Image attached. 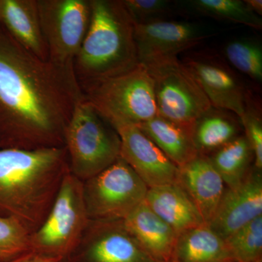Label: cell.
<instances>
[{"mask_svg":"<svg viewBox=\"0 0 262 262\" xmlns=\"http://www.w3.org/2000/svg\"><path fill=\"white\" fill-rule=\"evenodd\" d=\"M182 62L201 86L211 106L239 117L243 115L248 90L227 62L208 51L189 53Z\"/></svg>","mask_w":262,"mask_h":262,"instance_id":"cell-10","label":"cell"},{"mask_svg":"<svg viewBox=\"0 0 262 262\" xmlns=\"http://www.w3.org/2000/svg\"><path fill=\"white\" fill-rule=\"evenodd\" d=\"M207 157L229 188L244 180L250 172L251 162H254L252 149L245 135L237 136Z\"/></svg>","mask_w":262,"mask_h":262,"instance_id":"cell-22","label":"cell"},{"mask_svg":"<svg viewBox=\"0 0 262 262\" xmlns=\"http://www.w3.org/2000/svg\"><path fill=\"white\" fill-rule=\"evenodd\" d=\"M134 24L154 23L168 20L173 12L168 0H122Z\"/></svg>","mask_w":262,"mask_h":262,"instance_id":"cell-28","label":"cell"},{"mask_svg":"<svg viewBox=\"0 0 262 262\" xmlns=\"http://www.w3.org/2000/svg\"><path fill=\"white\" fill-rule=\"evenodd\" d=\"M74 255L79 262H160L139 244L123 220H90L70 256Z\"/></svg>","mask_w":262,"mask_h":262,"instance_id":"cell-11","label":"cell"},{"mask_svg":"<svg viewBox=\"0 0 262 262\" xmlns=\"http://www.w3.org/2000/svg\"><path fill=\"white\" fill-rule=\"evenodd\" d=\"M63 141L70 173L83 182L120 158L117 131L84 98L76 104Z\"/></svg>","mask_w":262,"mask_h":262,"instance_id":"cell-4","label":"cell"},{"mask_svg":"<svg viewBox=\"0 0 262 262\" xmlns=\"http://www.w3.org/2000/svg\"><path fill=\"white\" fill-rule=\"evenodd\" d=\"M62 262H70V261H69L68 260L65 259V260H63V261Z\"/></svg>","mask_w":262,"mask_h":262,"instance_id":"cell-31","label":"cell"},{"mask_svg":"<svg viewBox=\"0 0 262 262\" xmlns=\"http://www.w3.org/2000/svg\"><path fill=\"white\" fill-rule=\"evenodd\" d=\"M170 262H232L225 241L203 225L178 234Z\"/></svg>","mask_w":262,"mask_h":262,"instance_id":"cell-21","label":"cell"},{"mask_svg":"<svg viewBox=\"0 0 262 262\" xmlns=\"http://www.w3.org/2000/svg\"><path fill=\"white\" fill-rule=\"evenodd\" d=\"M89 29L75 62L81 91L91 84L122 75L139 64L135 24L122 0H90Z\"/></svg>","mask_w":262,"mask_h":262,"instance_id":"cell-3","label":"cell"},{"mask_svg":"<svg viewBox=\"0 0 262 262\" xmlns=\"http://www.w3.org/2000/svg\"><path fill=\"white\" fill-rule=\"evenodd\" d=\"M245 3L248 5L253 13L261 16L262 15V1L261 0H244Z\"/></svg>","mask_w":262,"mask_h":262,"instance_id":"cell-30","label":"cell"},{"mask_svg":"<svg viewBox=\"0 0 262 262\" xmlns=\"http://www.w3.org/2000/svg\"><path fill=\"white\" fill-rule=\"evenodd\" d=\"M138 127L179 168L199 155L193 142L192 125L157 115Z\"/></svg>","mask_w":262,"mask_h":262,"instance_id":"cell-19","label":"cell"},{"mask_svg":"<svg viewBox=\"0 0 262 262\" xmlns=\"http://www.w3.org/2000/svg\"><path fill=\"white\" fill-rule=\"evenodd\" d=\"M69 170L64 146L0 149V216L34 233L48 216Z\"/></svg>","mask_w":262,"mask_h":262,"instance_id":"cell-2","label":"cell"},{"mask_svg":"<svg viewBox=\"0 0 262 262\" xmlns=\"http://www.w3.org/2000/svg\"><path fill=\"white\" fill-rule=\"evenodd\" d=\"M144 202L178 234L206 225L198 208L178 183L149 188Z\"/></svg>","mask_w":262,"mask_h":262,"instance_id":"cell-18","label":"cell"},{"mask_svg":"<svg viewBox=\"0 0 262 262\" xmlns=\"http://www.w3.org/2000/svg\"><path fill=\"white\" fill-rule=\"evenodd\" d=\"M148 188L121 158L83 182L90 220H124L145 200Z\"/></svg>","mask_w":262,"mask_h":262,"instance_id":"cell-8","label":"cell"},{"mask_svg":"<svg viewBox=\"0 0 262 262\" xmlns=\"http://www.w3.org/2000/svg\"><path fill=\"white\" fill-rule=\"evenodd\" d=\"M134 36L139 63L146 64L165 58L178 57L213 32L201 24L164 20L146 24H135Z\"/></svg>","mask_w":262,"mask_h":262,"instance_id":"cell-12","label":"cell"},{"mask_svg":"<svg viewBox=\"0 0 262 262\" xmlns=\"http://www.w3.org/2000/svg\"><path fill=\"white\" fill-rule=\"evenodd\" d=\"M63 258L51 256L37 251L29 250L27 252L7 262H62Z\"/></svg>","mask_w":262,"mask_h":262,"instance_id":"cell-29","label":"cell"},{"mask_svg":"<svg viewBox=\"0 0 262 262\" xmlns=\"http://www.w3.org/2000/svg\"><path fill=\"white\" fill-rule=\"evenodd\" d=\"M152 80L158 115L185 125L211 107L201 86L178 57L143 64Z\"/></svg>","mask_w":262,"mask_h":262,"instance_id":"cell-7","label":"cell"},{"mask_svg":"<svg viewBox=\"0 0 262 262\" xmlns=\"http://www.w3.org/2000/svg\"><path fill=\"white\" fill-rule=\"evenodd\" d=\"M0 27L24 50L48 61L37 0H0Z\"/></svg>","mask_w":262,"mask_h":262,"instance_id":"cell-16","label":"cell"},{"mask_svg":"<svg viewBox=\"0 0 262 262\" xmlns=\"http://www.w3.org/2000/svg\"><path fill=\"white\" fill-rule=\"evenodd\" d=\"M123 223L150 256L160 262H170L178 234L145 202L136 207Z\"/></svg>","mask_w":262,"mask_h":262,"instance_id":"cell-17","label":"cell"},{"mask_svg":"<svg viewBox=\"0 0 262 262\" xmlns=\"http://www.w3.org/2000/svg\"><path fill=\"white\" fill-rule=\"evenodd\" d=\"M121 141L120 158L148 188L177 184L179 169L136 125L115 127Z\"/></svg>","mask_w":262,"mask_h":262,"instance_id":"cell-13","label":"cell"},{"mask_svg":"<svg viewBox=\"0 0 262 262\" xmlns=\"http://www.w3.org/2000/svg\"><path fill=\"white\" fill-rule=\"evenodd\" d=\"M31 234L13 219L0 216V262H7L30 250Z\"/></svg>","mask_w":262,"mask_h":262,"instance_id":"cell-27","label":"cell"},{"mask_svg":"<svg viewBox=\"0 0 262 262\" xmlns=\"http://www.w3.org/2000/svg\"><path fill=\"white\" fill-rule=\"evenodd\" d=\"M241 129L238 116L211 106L193 123V142L198 154L208 156L239 136Z\"/></svg>","mask_w":262,"mask_h":262,"instance_id":"cell-20","label":"cell"},{"mask_svg":"<svg viewBox=\"0 0 262 262\" xmlns=\"http://www.w3.org/2000/svg\"><path fill=\"white\" fill-rule=\"evenodd\" d=\"M226 59L232 67L258 84L262 82L261 43L250 39L230 41L224 48Z\"/></svg>","mask_w":262,"mask_h":262,"instance_id":"cell-24","label":"cell"},{"mask_svg":"<svg viewBox=\"0 0 262 262\" xmlns=\"http://www.w3.org/2000/svg\"><path fill=\"white\" fill-rule=\"evenodd\" d=\"M82 94L114 129L138 126L158 115L152 80L141 63L122 75L91 84Z\"/></svg>","mask_w":262,"mask_h":262,"instance_id":"cell-5","label":"cell"},{"mask_svg":"<svg viewBox=\"0 0 262 262\" xmlns=\"http://www.w3.org/2000/svg\"><path fill=\"white\" fill-rule=\"evenodd\" d=\"M259 100L248 90L244 113L239 117L245 136L249 142L254 156L255 168H262V117Z\"/></svg>","mask_w":262,"mask_h":262,"instance_id":"cell-26","label":"cell"},{"mask_svg":"<svg viewBox=\"0 0 262 262\" xmlns=\"http://www.w3.org/2000/svg\"><path fill=\"white\" fill-rule=\"evenodd\" d=\"M262 215V179L254 168L237 185L225 191L210 228L224 241Z\"/></svg>","mask_w":262,"mask_h":262,"instance_id":"cell-14","label":"cell"},{"mask_svg":"<svg viewBox=\"0 0 262 262\" xmlns=\"http://www.w3.org/2000/svg\"><path fill=\"white\" fill-rule=\"evenodd\" d=\"M48 61L74 72V62L91 19L90 0H37Z\"/></svg>","mask_w":262,"mask_h":262,"instance_id":"cell-9","label":"cell"},{"mask_svg":"<svg viewBox=\"0 0 262 262\" xmlns=\"http://www.w3.org/2000/svg\"><path fill=\"white\" fill-rule=\"evenodd\" d=\"M89 222L83 182L69 170L46 220L30 235V250L67 259L78 246Z\"/></svg>","mask_w":262,"mask_h":262,"instance_id":"cell-6","label":"cell"},{"mask_svg":"<svg viewBox=\"0 0 262 262\" xmlns=\"http://www.w3.org/2000/svg\"><path fill=\"white\" fill-rule=\"evenodd\" d=\"M193 10L199 14L242 24L251 28L261 30V16L253 13L245 1L241 0H194L189 2Z\"/></svg>","mask_w":262,"mask_h":262,"instance_id":"cell-23","label":"cell"},{"mask_svg":"<svg viewBox=\"0 0 262 262\" xmlns=\"http://www.w3.org/2000/svg\"><path fill=\"white\" fill-rule=\"evenodd\" d=\"M232 262H261L262 215L225 241Z\"/></svg>","mask_w":262,"mask_h":262,"instance_id":"cell-25","label":"cell"},{"mask_svg":"<svg viewBox=\"0 0 262 262\" xmlns=\"http://www.w3.org/2000/svg\"><path fill=\"white\" fill-rule=\"evenodd\" d=\"M179 169L178 184L208 225L225 192L223 179L206 155H198Z\"/></svg>","mask_w":262,"mask_h":262,"instance_id":"cell-15","label":"cell"},{"mask_svg":"<svg viewBox=\"0 0 262 262\" xmlns=\"http://www.w3.org/2000/svg\"><path fill=\"white\" fill-rule=\"evenodd\" d=\"M82 98L74 72L33 56L0 27V149L64 146Z\"/></svg>","mask_w":262,"mask_h":262,"instance_id":"cell-1","label":"cell"}]
</instances>
